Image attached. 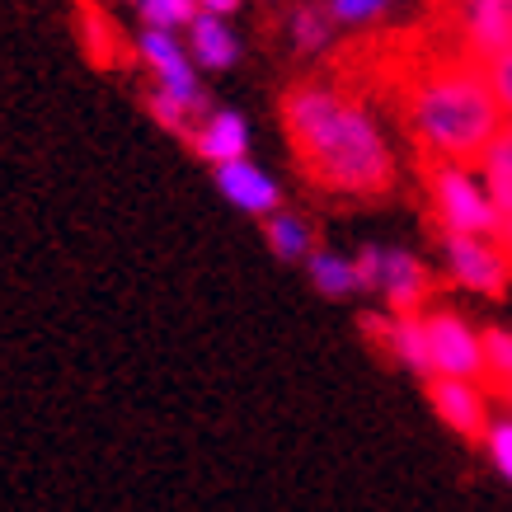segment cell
<instances>
[{"label":"cell","mask_w":512,"mask_h":512,"mask_svg":"<svg viewBox=\"0 0 512 512\" xmlns=\"http://www.w3.org/2000/svg\"><path fill=\"white\" fill-rule=\"evenodd\" d=\"M282 123L311 184L343 198H376L395 179V156L372 113L325 85H296L282 99Z\"/></svg>","instance_id":"1"},{"label":"cell","mask_w":512,"mask_h":512,"mask_svg":"<svg viewBox=\"0 0 512 512\" xmlns=\"http://www.w3.org/2000/svg\"><path fill=\"white\" fill-rule=\"evenodd\" d=\"M404 118L423 151L451 165L480 160L508 123L489 76L475 66H437L419 76V85L404 99Z\"/></svg>","instance_id":"2"},{"label":"cell","mask_w":512,"mask_h":512,"mask_svg":"<svg viewBox=\"0 0 512 512\" xmlns=\"http://www.w3.org/2000/svg\"><path fill=\"white\" fill-rule=\"evenodd\" d=\"M428 198H433V212L447 235H484L489 240L494 231H503L494 198L470 165L437 160V170L428 174Z\"/></svg>","instance_id":"3"},{"label":"cell","mask_w":512,"mask_h":512,"mask_svg":"<svg viewBox=\"0 0 512 512\" xmlns=\"http://www.w3.org/2000/svg\"><path fill=\"white\" fill-rule=\"evenodd\" d=\"M137 52H141V62H146V71L156 76V90L174 94V99H179V104H188L193 113L207 104V99H202L198 62L188 57L184 38H174L170 29H146L137 38Z\"/></svg>","instance_id":"4"},{"label":"cell","mask_w":512,"mask_h":512,"mask_svg":"<svg viewBox=\"0 0 512 512\" xmlns=\"http://www.w3.org/2000/svg\"><path fill=\"white\" fill-rule=\"evenodd\" d=\"M423 325H428L433 376H456V381L484 376V334H475L456 311H428Z\"/></svg>","instance_id":"5"},{"label":"cell","mask_w":512,"mask_h":512,"mask_svg":"<svg viewBox=\"0 0 512 512\" xmlns=\"http://www.w3.org/2000/svg\"><path fill=\"white\" fill-rule=\"evenodd\" d=\"M447 268L461 287L480 296H503V287L512 278L508 249H498L484 235H447Z\"/></svg>","instance_id":"6"},{"label":"cell","mask_w":512,"mask_h":512,"mask_svg":"<svg viewBox=\"0 0 512 512\" xmlns=\"http://www.w3.org/2000/svg\"><path fill=\"white\" fill-rule=\"evenodd\" d=\"M428 404L433 414L447 423L451 433H461L466 442H489V400L475 381H456V376H433L428 381Z\"/></svg>","instance_id":"7"},{"label":"cell","mask_w":512,"mask_h":512,"mask_svg":"<svg viewBox=\"0 0 512 512\" xmlns=\"http://www.w3.org/2000/svg\"><path fill=\"white\" fill-rule=\"evenodd\" d=\"M217 188L221 198L249 212V217H273L282 207V188L268 170H259L254 160H235V165H221L217 170Z\"/></svg>","instance_id":"8"},{"label":"cell","mask_w":512,"mask_h":512,"mask_svg":"<svg viewBox=\"0 0 512 512\" xmlns=\"http://www.w3.org/2000/svg\"><path fill=\"white\" fill-rule=\"evenodd\" d=\"M381 292L390 301V315H423V301L433 296V273L400 249H386L381 264Z\"/></svg>","instance_id":"9"},{"label":"cell","mask_w":512,"mask_h":512,"mask_svg":"<svg viewBox=\"0 0 512 512\" xmlns=\"http://www.w3.org/2000/svg\"><path fill=\"white\" fill-rule=\"evenodd\" d=\"M193 151H198L207 165H235V160H249V127L240 113L221 109V113H207L198 127H193Z\"/></svg>","instance_id":"10"},{"label":"cell","mask_w":512,"mask_h":512,"mask_svg":"<svg viewBox=\"0 0 512 512\" xmlns=\"http://www.w3.org/2000/svg\"><path fill=\"white\" fill-rule=\"evenodd\" d=\"M466 43L475 57L494 62L512 47V0H466Z\"/></svg>","instance_id":"11"},{"label":"cell","mask_w":512,"mask_h":512,"mask_svg":"<svg viewBox=\"0 0 512 512\" xmlns=\"http://www.w3.org/2000/svg\"><path fill=\"white\" fill-rule=\"evenodd\" d=\"M188 57L202 66V71H226V66H235V57H240V38L231 33V24L217 15H198L193 24H188Z\"/></svg>","instance_id":"12"},{"label":"cell","mask_w":512,"mask_h":512,"mask_svg":"<svg viewBox=\"0 0 512 512\" xmlns=\"http://www.w3.org/2000/svg\"><path fill=\"white\" fill-rule=\"evenodd\" d=\"M480 179L489 188V198H494L498 217L508 221L512 217V127H503L494 137V146L480 156Z\"/></svg>","instance_id":"13"},{"label":"cell","mask_w":512,"mask_h":512,"mask_svg":"<svg viewBox=\"0 0 512 512\" xmlns=\"http://www.w3.org/2000/svg\"><path fill=\"white\" fill-rule=\"evenodd\" d=\"M264 235H268V249L278 254L282 264H301V259H311L315 254L311 226H306L301 217H292V212H273L268 226H264Z\"/></svg>","instance_id":"14"},{"label":"cell","mask_w":512,"mask_h":512,"mask_svg":"<svg viewBox=\"0 0 512 512\" xmlns=\"http://www.w3.org/2000/svg\"><path fill=\"white\" fill-rule=\"evenodd\" d=\"M306 268H311L315 292H325V296H353V292H362V287H357V264H353V259H343V254L315 249L311 259H306Z\"/></svg>","instance_id":"15"},{"label":"cell","mask_w":512,"mask_h":512,"mask_svg":"<svg viewBox=\"0 0 512 512\" xmlns=\"http://www.w3.org/2000/svg\"><path fill=\"white\" fill-rule=\"evenodd\" d=\"M329 24H334V15H329L325 5H296L292 10V43L301 47V52H320V47L329 43Z\"/></svg>","instance_id":"16"},{"label":"cell","mask_w":512,"mask_h":512,"mask_svg":"<svg viewBox=\"0 0 512 512\" xmlns=\"http://www.w3.org/2000/svg\"><path fill=\"white\" fill-rule=\"evenodd\" d=\"M484 376L503 395H512V334L508 329H484Z\"/></svg>","instance_id":"17"},{"label":"cell","mask_w":512,"mask_h":512,"mask_svg":"<svg viewBox=\"0 0 512 512\" xmlns=\"http://www.w3.org/2000/svg\"><path fill=\"white\" fill-rule=\"evenodd\" d=\"M198 15H202L198 0H146V5H141L146 29H170V33H179V29H188V24H193Z\"/></svg>","instance_id":"18"},{"label":"cell","mask_w":512,"mask_h":512,"mask_svg":"<svg viewBox=\"0 0 512 512\" xmlns=\"http://www.w3.org/2000/svg\"><path fill=\"white\" fill-rule=\"evenodd\" d=\"M146 113L156 118L165 132H174V137H193V118H188V104H179L174 94H165V90H151L146 94Z\"/></svg>","instance_id":"19"},{"label":"cell","mask_w":512,"mask_h":512,"mask_svg":"<svg viewBox=\"0 0 512 512\" xmlns=\"http://www.w3.org/2000/svg\"><path fill=\"white\" fill-rule=\"evenodd\" d=\"M484 76L494 85V99H498V109H503V118L512 123V47L498 52L494 62H484Z\"/></svg>","instance_id":"20"},{"label":"cell","mask_w":512,"mask_h":512,"mask_svg":"<svg viewBox=\"0 0 512 512\" xmlns=\"http://www.w3.org/2000/svg\"><path fill=\"white\" fill-rule=\"evenodd\" d=\"M386 5L390 0H329V15H334V24H367V19H376Z\"/></svg>","instance_id":"21"},{"label":"cell","mask_w":512,"mask_h":512,"mask_svg":"<svg viewBox=\"0 0 512 512\" xmlns=\"http://www.w3.org/2000/svg\"><path fill=\"white\" fill-rule=\"evenodd\" d=\"M484 447H489V456H494V470H498V475H503V480H512V419L494 423Z\"/></svg>","instance_id":"22"},{"label":"cell","mask_w":512,"mask_h":512,"mask_svg":"<svg viewBox=\"0 0 512 512\" xmlns=\"http://www.w3.org/2000/svg\"><path fill=\"white\" fill-rule=\"evenodd\" d=\"M353 264H357V287H362V292H381V264H386V249L367 245Z\"/></svg>","instance_id":"23"},{"label":"cell","mask_w":512,"mask_h":512,"mask_svg":"<svg viewBox=\"0 0 512 512\" xmlns=\"http://www.w3.org/2000/svg\"><path fill=\"white\" fill-rule=\"evenodd\" d=\"M202 15H217V19H231L240 10V0H198Z\"/></svg>","instance_id":"24"},{"label":"cell","mask_w":512,"mask_h":512,"mask_svg":"<svg viewBox=\"0 0 512 512\" xmlns=\"http://www.w3.org/2000/svg\"><path fill=\"white\" fill-rule=\"evenodd\" d=\"M498 235H503V249H508V259H512V217L503 221V231H498Z\"/></svg>","instance_id":"25"},{"label":"cell","mask_w":512,"mask_h":512,"mask_svg":"<svg viewBox=\"0 0 512 512\" xmlns=\"http://www.w3.org/2000/svg\"><path fill=\"white\" fill-rule=\"evenodd\" d=\"M503 400H508V409H512V395H503Z\"/></svg>","instance_id":"26"},{"label":"cell","mask_w":512,"mask_h":512,"mask_svg":"<svg viewBox=\"0 0 512 512\" xmlns=\"http://www.w3.org/2000/svg\"><path fill=\"white\" fill-rule=\"evenodd\" d=\"M137 5H146V0H137Z\"/></svg>","instance_id":"27"}]
</instances>
